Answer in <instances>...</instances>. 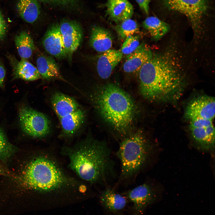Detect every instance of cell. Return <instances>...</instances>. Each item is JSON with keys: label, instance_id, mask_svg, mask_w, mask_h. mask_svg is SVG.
<instances>
[{"label": "cell", "instance_id": "obj_26", "mask_svg": "<svg viewBox=\"0 0 215 215\" xmlns=\"http://www.w3.org/2000/svg\"><path fill=\"white\" fill-rule=\"evenodd\" d=\"M115 29L119 36L122 39H125L128 36L133 35L139 32L137 23L131 19L123 21L115 27Z\"/></svg>", "mask_w": 215, "mask_h": 215}, {"label": "cell", "instance_id": "obj_4", "mask_svg": "<svg viewBox=\"0 0 215 215\" xmlns=\"http://www.w3.org/2000/svg\"><path fill=\"white\" fill-rule=\"evenodd\" d=\"M153 147L144 132H133L121 140L116 155L120 160L121 169L116 185H129L146 168Z\"/></svg>", "mask_w": 215, "mask_h": 215}, {"label": "cell", "instance_id": "obj_15", "mask_svg": "<svg viewBox=\"0 0 215 215\" xmlns=\"http://www.w3.org/2000/svg\"><path fill=\"white\" fill-rule=\"evenodd\" d=\"M127 197L117 192L114 187L110 186L105 188L100 195V199L103 206L108 211L113 214L122 210L127 203Z\"/></svg>", "mask_w": 215, "mask_h": 215}, {"label": "cell", "instance_id": "obj_9", "mask_svg": "<svg viewBox=\"0 0 215 215\" xmlns=\"http://www.w3.org/2000/svg\"><path fill=\"white\" fill-rule=\"evenodd\" d=\"M59 24L66 57L70 61L73 53L81 43L83 35L82 29L79 23L75 20L64 19Z\"/></svg>", "mask_w": 215, "mask_h": 215}, {"label": "cell", "instance_id": "obj_6", "mask_svg": "<svg viewBox=\"0 0 215 215\" xmlns=\"http://www.w3.org/2000/svg\"><path fill=\"white\" fill-rule=\"evenodd\" d=\"M170 10L185 15L189 21L196 39L202 32L203 17L208 8L206 0H163Z\"/></svg>", "mask_w": 215, "mask_h": 215}, {"label": "cell", "instance_id": "obj_7", "mask_svg": "<svg viewBox=\"0 0 215 215\" xmlns=\"http://www.w3.org/2000/svg\"><path fill=\"white\" fill-rule=\"evenodd\" d=\"M19 115L22 129L29 135L41 137L49 132V122L43 113L30 107L24 106L20 108Z\"/></svg>", "mask_w": 215, "mask_h": 215}, {"label": "cell", "instance_id": "obj_19", "mask_svg": "<svg viewBox=\"0 0 215 215\" xmlns=\"http://www.w3.org/2000/svg\"><path fill=\"white\" fill-rule=\"evenodd\" d=\"M16 9L21 18L30 23L34 22L41 13V7L37 0H19Z\"/></svg>", "mask_w": 215, "mask_h": 215}, {"label": "cell", "instance_id": "obj_21", "mask_svg": "<svg viewBox=\"0 0 215 215\" xmlns=\"http://www.w3.org/2000/svg\"><path fill=\"white\" fill-rule=\"evenodd\" d=\"M142 25L153 39L156 41L162 38L170 29L168 24L155 16L147 18L143 22Z\"/></svg>", "mask_w": 215, "mask_h": 215}, {"label": "cell", "instance_id": "obj_27", "mask_svg": "<svg viewBox=\"0 0 215 215\" xmlns=\"http://www.w3.org/2000/svg\"><path fill=\"white\" fill-rule=\"evenodd\" d=\"M140 45L138 37L133 35L125 39L120 51L123 54L128 55L135 51Z\"/></svg>", "mask_w": 215, "mask_h": 215}, {"label": "cell", "instance_id": "obj_1", "mask_svg": "<svg viewBox=\"0 0 215 215\" xmlns=\"http://www.w3.org/2000/svg\"><path fill=\"white\" fill-rule=\"evenodd\" d=\"M175 55L170 50L153 55L142 67L139 71V89L145 98L159 102L179 98L184 88V76Z\"/></svg>", "mask_w": 215, "mask_h": 215}, {"label": "cell", "instance_id": "obj_28", "mask_svg": "<svg viewBox=\"0 0 215 215\" xmlns=\"http://www.w3.org/2000/svg\"><path fill=\"white\" fill-rule=\"evenodd\" d=\"M143 12L147 15L149 13V4L150 0H135Z\"/></svg>", "mask_w": 215, "mask_h": 215}, {"label": "cell", "instance_id": "obj_8", "mask_svg": "<svg viewBox=\"0 0 215 215\" xmlns=\"http://www.w3.org/2000/svg\"><path fill=\"white\" fill-rule=\"evenodd\" d=\"M123 194L133 204L132 215H142L146 208L155 201L156 197L154 186L148 182H145Z\"/></svg>", "mask_w": 215, "mask_h": 215}, {"label": "cell", "instance_id": "obj_12", "mask_svg": "<svg viewBox=\"0 0 215 215\" xmlns=\"http://www.w3.org/2000/svg\"><path fill=\"white\" fill-rule=\"evenodd\" d=\"M153 55L152 51L147 46L144 44L140 45L135 51L127 55L123 65L124 70L128 73L139 72Z\"/></svg>", "mask_w": 215, "mask_h": 215}, {"label": "cell", "instance_id": "obj_20", "mask_svg": "<svg viewBox=\"0 0 215 215\" xmlns=\"http://www.w3.org/2000/svg\"><path fill=\"white\" fill-rule=\"evenodd\" d=\"M13 78H20L27 81H33L40 78L37 69L27 59L16 61L13 66Z\"/></svg>", "mask_w": 215, "mask_h": 215}, {"label": "cell", "instance_id": "obj_31", "mask_svg": "<svg viewBox=\"0 0 215 215\" xmlns=\"http://www.w3.org/2000/svg\"><path fill=\"white\" fill-rule=\"evenodd\" d=\"M0 175L10 176L12 174L7 169L0 164Z\"/></svg>", "mask_w": 215, "mask_h": 215}, {"label": "cell", "instance_id": "obj_18", "mask_svg": "<svg viewBox=\"0 0 215 215\" xmlns=\"http://www.w3.org/2000/svg\"><path fill=\"white\" fill-rule=\"evenodd\" d=\"M36 62V68L41 77L46 80L59 79L64 81L57 64L53 58L41 55L37 58Z\"/></svg>", "mask_w": 215, "mask_h": 215}, {"label": "cell", "instance_id": "obj_10", "mask_svg": "<svg viewBox=\"0 0 215 215\" xmlns=\"http://www.w3.org/2000/svg\"><path fill=\"white\" fill-rule=\"evenodd\" d=\"M214 97L201 96L191 100L187 107L185 117L188 119L198 118L214 120L215 113Z\"/></svg>", "mask_w": 215, "mask_h": 215}, {"label": "cell", "instance_id": "obj_29", "mask_svg": "<svg viewBox=\"0 0 215 215\" xmlns=\"http://www.w3.org/2000/svg\"><path fill=\"white\" fill-rule=\"evenodd\" d=\"M7 30V25L2 14L0 10V40L4 36Z\"/></svg>", "mask_w": 215, "mask_h": 215}, {"label": "cell", "instance_id": "obj_11", "mask_svg": "<svg viewBox=\"0 0 215 215\" xmlns=\"http://www.w3.org/2000/svg\"><path fill=\"white\" fill-rule=\"evenodd\" d=\"M42 44L45 50L52 56L59 59L66 57L59 23H54L49 27L44 36Z\"/></svg>", "mask_w": 215, "mask_h": 215}, {"label": "cell", "instance_id": "obj_14", "mask_svg": "<svg viewBox=\"0 0 215 215\" xmlns=\"http://www.w3.org/2000/svg\"><path fill=\"white\" fill-rule=\"evenodd\" d=\"M122 56L120 50L111 49L99 55L96 64L97 70L99 76L103 79L108 78L121 61Z\"/></svg>", "mask_w": 215, "mask_h": 215}, {"label": "cell", "instance_id": "obj_16", "mask_svg": "<svg viewBox=\"0 0 215 215\" xmlns=\"http://www.w3.org/2000/svg\"><path fill=\"white\" fill-rule=\"evenodd\" d=\"M89 42L91 46L96 51L103 53L110 49L113 38L107 30L95 25L92 28Z\"/></svg>", "mask_w": 215, "mask_h": 215}, {"label": "cell", "instance_id": "obj_2", "mask_svg": "<svg viewBox=\"0 0 215 215\" xmlns=\"http://www.w3.org/2000/svg\"><path fill=\"white\" fill-rule=\"evenodd\" d=\"M70 166L82 179L105 188L115 178V163L107 143L90 138L69 152Z\"/></svg>", "mask_w": 215, "mask_h": 215}, {"label": "cell", "instance_id": "obj_30", "mask_svg": "<svg viewBox=\"0 0 215 215\" xmlns=\"http://www.w3.org/2000/svg\"><path fill=\"white\" fill-rule=\"evenodd\" d=\"M5 75V71L4 67L0 64V87L3 88Z\"/></svg>", "mask_w": 215, "mask_h": 215}, {"label": "cell", "instance_id": "obj_17", "mask_svg": "<svg viewBox=\"0 0 215 215\" xmlns=\"http://www.w3.org/2000/svg\"><path fill=\"white\" fill-rule=\"evenodd\" d=\"M51 103L55 112L59 118L72 113L79 108L78 103L73 98L59 93L53 95Z\"/></svg>", "mask_w": 215, "mask_h": 215}, {"label": "cell", "instance_id": "obj_3", "mask_svg": "<svg viewBox=\"0 0 215 215\" xmlns=\"http://www.w3.org/2000/svg\"><path fill=\"white\" fill-rule=\"evenodd\" d=\"M94 100L101 116L122 137L121 140L132 133L135 107L125 91L114 84H107L97 90Z\"/></svg>", "mask_w": 215, "mask_h": 215}, {"label": "cell", "instance_id": "obj_5", "mask_svg": "<svg viewBox=\"0 0 215 215\" xmlns=\"http://www.w3.org/2000/svg\"><path fill=\"white\" fill-rule=\"evenodd\" d=\"M19 186L40 191L53 190L66 182L64 175L52 161L43 157L30 161L17 177Z\"/></svg>", "mask_w": 215, "mask_h": 215}, {"label": "cell", "instance_id": "obj_13", "mask_svg": "<svg viewBox=\"0 0 215 215\" xmlns=\"http://www.w3.org/2000/svg\"><path fill=\"white\" fill-rule=\"evenodd\" d=\"M105 5L107 15L116 22L131 19L133 14V7L128 0H107Z\"/></svg>", "mask_w": 215, "mask_h": 215}, {"label": "cell", "instance_id": "obj_22", "mask_svg": "<svg viewBox=\"0 0 215 215\" xmlns=\"http://www.w3.org/2000/svg\"><path fill=\"white\" fill-rule=\"evenodd\" d=\"M85 118V113L79 108L75 111L59 118L62 129L67 135H72L79 128Z\"/></svg>", "mask_w": 215, "mask_h": 215}, {"label": "cell", "instance_id": "obj_23", "mask_svg": "<svg viewBox=\"0 0 215 215\" xmlns=\"http://www.w3.org/2000/svg\"><path fill=\"white\" fill-rule=\"evenodd\" d=\"M15 42L18 53L21 59H27L30 58L35 47L30 35L25 31L22 32L16 36Z\"/></svg>", "mask_w": 215, "mask_h": 215}, {"label": "cell", "instance_id": "obj_24", "mask_svg": "<svg viewBox=\"0 0 215 215\" xmlns=\"http://www.w3.org/2000/svg\"><path fill=\"white\" fill-rule=\"evenodd\" d=\"M45 5L56 8L74 12L81 10V0H37Z\"/></svg>", "mask_w": 215, "mask_h": 215}, {"label": "cell", "instance_id": "obj_25", "mask_svg": "<svg viewBox=\"0 0 215 215\" xmlns=\"http://www.w3.org/2000/svg\"><path fill=\"white\" fill-rule=\"evenodd\" d=\"M17 151V148L9 142L3 129L0 127V161L8 160Z\"/></svg>", "mask_w": 215, "mask_h": 215}]
</instances>
